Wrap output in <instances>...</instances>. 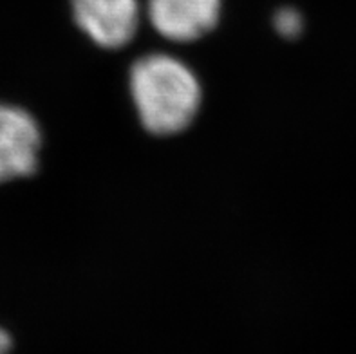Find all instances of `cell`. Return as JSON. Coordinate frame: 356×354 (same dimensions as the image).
I'll list each match as a JSON object with an SVG mask.
<instances>
[{"label":"cell","instance_id":"cell-4","mask_svg":"<svg viewBox=\"0 0 356 354\" xmlns=\"http://www.w3.org/2000/svg\"><path fill=\"white\" fill-rule=\"evenodd\" d=\"M152 27L170 42H195L212 31L221 17V0H149Z\"/></svg>","mask_w":356,"mask_h":354},{"label":"cell","instance_id":"cell-2","mask_svg":"<svg viewBox=\"0 0 356 354\" xmlns=\"http://www.w3.org/2000/svg\"><path fill=\"white\" fill-rule=\"evenodd\" d=\"M42 132L26 108L0 104V183L35 174Z\"/></svg>","mask_w":356,"mask_h":354},{"label":"cell","instance_id":"cell-1","mask_svg":"<svg viewBox=\"0 0 356 354\" xmlns=\"http://www.w3.org/2000/svg\"><path fill=\"white\" fill-rule=\"evenodd\" d=\"M129 87L141 125L156 136L183 132L201 107V83L176 56L152 53L134 62Z\"/></svg>","mask_w":356,"mask_h":354},{"label":"cell","instance_id":"cell-5","mask_svg":"<svg viewBox=\"0 0 356 354\" xmlns=\"http://www.w3.org/2000/svg\"><path fill=\"white\" fill-rule=\"evenodd\" d=\"M273 26L284 38H297L304 31V17L293 8H282L275 13Z\"/></svg>","mask_w":356,"mask_h":354},{"label":"cell","instance_id":"cell-6","mask_svg":"<svg viewBox=\"0 0 356 354\" xmlns=\"http://www.w3.org/2000/svg\"><path fill=\"white\" fill-rule=\"evenodd\" d=\"M13 349V340L6 329L0 328V354H9Z\"/></svg>","mask_w":356,"mask_h":354},{"label":"cell","instance_id":"cell-3","mask_svg":"<svg viewBox=\"0 0 356 354\" xmlns=\"http://www.w3.org/2000/svg\"><path fill=\"white\" fill-rule=\"evenodd\" d=\"M78 27L99 47L120 49L140 27L138 0H72Z\"/></svg>","mask_w":356,"mask_h":354}]
</instances>
